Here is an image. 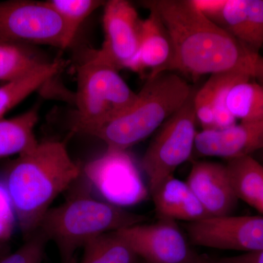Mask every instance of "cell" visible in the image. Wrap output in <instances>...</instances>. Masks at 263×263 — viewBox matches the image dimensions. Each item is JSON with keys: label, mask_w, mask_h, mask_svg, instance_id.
<instances>
[{"label": "cell", "mask_w": 263, "mask_h": 263, "mask_svg": "<svg viewBox=\"0 0 263 263\" xmlns=\"http://www.w3.org/2000/svg\"><path fill=\"white\" fill-rule=\"evenodd\" d=\"M158 15L172 47L160 73L177 70L192 76L240 72L263 82V57L213 23L193 0L144 2Z\"/></svg>", "instance_id": "obj_1"}, {"label": "cell", "mask_w": 263, "mask_h": 263, "mask_svg": "<svg viewBox=\"0 0 263 263\" xmlns=\"http://www.w3.org/2000/svg\"><path fill=\"white\" fill-rule=\"evenodd\" d=\"M82 174L65 143H38L7 165L1 182L24 240L32 236L53 201Z\"/></svg>", "instance_id": "obj_2"}, {"label": "cell", "mask_w": 263, "mask_h": 263, "mask_svg": "<svg viewBox=\"0 0 263 263\" xmlns=\"http://www.w3.org/2000/svg\"><path fill=\"white\" fill-rule=\"evenodd\" d=\"M86 186L74 190L63 203L51 208L38 231L57 246L63 262L100 235L146 222V216L128 212L91 195Z\"/></svg>", "instance_id": "obj_3"}, {"label": "cell", "mask_w": 263, "mask_h": 263, "mask_svg": "<svg viewBox=\"0 0 263 263\" xmlns=\"http://www.w3.org/2000/svg\"><path fill=\"white\" fill-rule=\"evenodd\" d=\"M193 92L177 74L164 72L148 78L129 108L86 135L101 140L107 148L127 151L160 128Z\"/></svg>", "instance_id": "obj_4"}, {"label": "cell", "mask_w": 263, "mask_h": 263, "mask_svg": "<svg viewBox=\"0 0 263 263\" xmlns=\"http://www.w3.org/2000/svg\"><path fill=\"white\" fill-rule=\"evenodd\" d=\"M137 96L119 71L91 52L77 68L72 129L86 134L100 127L129 108Z\"/></svg>", "instance_id": "obj_5"}, {"label": "cell", "mask_w": 263, "mask_h": 263, "mask_svg": "<svg viewBox=\"0 0 263 263\" xmlns=\"http://www.w3.org/2000/svg\"><path fill=\"white\" fill-rule=\"evenodd\" d=\"M194 91L181 108L160 127L142 160L150 194L162 181L174 176L195 151L197 120L194 109Z\"/></svg>", "instance_id": "obj_6"}, {"label": "cell", "mask_w": 263, "mask_h": 263, "mask_svg": "<svg viewBox=\"0 0 263 263\" xmlns=\"http://www.w3.org/2000/svg\"><path fill=\"white\" fill-rule=\"evenodd\" d=\"M0 39L63 50L72 43L61 17L46 2L29 0L0 2Z\"/></svg>", "instance_id": "obj_7"}, {"label": "cell", "mask_w": 263, "mask_h": 263, "mask_svg": "<svg viewBox=\"0 0 263 263\" xmlns=\"http://www.w3.org/2000/svg\"><path fill=\"white\" fill-rule=\"evenodd\" d=\"M82 173L104 200L124 209L144 201L150 193L127 151L107 148L86 164Z\"/></svg>", "instance_id": "obj_8"}, {"label": "cell", "mask_w": 263, "mask_h": 263, "mask_svg": "<svg viewBox=\"0 0 263 263\" xmlns=\"http://www.w3.org/2000/svg\"><path fill=\"white\" fill-rule=\"evenodd\" d=\"M136 254L148 263H197L194 252L176 221L159 219L115 232Z\"/></svg>", "instance_id": "obj_9"}, {"label": "cell", "mask_w": 263, "mask_h": 263, "mask_svg": "<svg viewBox=\"0 0 263 263\" xmlns=\"http://www.w3.org/2000/svg\"><path fill=\"white\" fill-rule=\"evenodd\" d=\"M187 233L194 245L245 253L263 250V216L207 217L189 223Z\"/></svg>", "instance_id": "obj_10"}, {"label": "cell", "mask_w": 263, "mask_h": 263, "mask_svg": "<svg viewBox=\"0 0 263 263\" xmlns=\"http://www.w3.org/2000/svg\"><path fill=\"white\" fill-rule=\"evenodd\" d=\"M141 19L126 0H109L104 5V41L93 54L118 71L127 69L138 51Z\"/></svg>", "instance_id": "obj_11"}, {"label": "cell", "mask_w": 263, "mask_h": 263, "mask_svg": "<svg viewBox=\"0 0 263 263\" xmlns=\"http://www.w3.org/2000/svg\"><path fill=\"white\" fill-rule=\"evenodd\" d=\"M186 182L208 217L230 215L239 200L232 186L226 164L211 161L195 162Z\"/></svg>", "instance_id": "obj_12"}, {"label": "cell", "mask_w": 263, "mask_h": 263, "mask_svg": "<svg viewBox=\"0 0 263 263\" xmlns=\"http://www.w3.org/2000/svg\"><path fill=\"white\" fill-rule=\"evenodd\" d=\"M263 150V120L240 122L221 130L197 132L195 151L203 157L227 160Z\"/></svg>", "instance_id": "obj_13"}, {"label": "cell", "mask_w": 263, "mask_h": 263, "mask_svg": "<svg viewBox=\"0 0 263 263\" xmlns=\"http://www.w3.org/2000/svg\"><path fill=\"white\" fill-rule=\"evenodd\" d=\"M148 18L142 20L139 46L136 56L127 69L143 74L149 71L148 78L160 73L172 55L171 41L163 24L153 10Z\"/></svg>", "instance_id": "obj_14"}, {"label": "cell", "mask_w": 263, "mask_h": 263, "mask_svg": "<svg viewBox=\"0 0 263 263\" xmlns=\"http://www.w3.org/2000/svg\"><path fill=\"white\" fill-rule=\"evenodd\" d=\"M159 219L195 222L208 217L206 212L186 181L171 176L151 193Z\"/></svg>", "instance_id": "obj_15"}, {"label": "cell", "mask_w": 263, "mask_h": 263, "mask_svg": "<svg viewBox=\"0 0 263 263\" xmlns=\"http://www.w3.org/2000/svg\"><path fill=\"white\" fill-rule=\"evenodd\" d=\"M226 164L238 200L263 216V164L252 156L228 160Z\"/></svg>", "instance_id": "obj_16"}, {"label": "cell", "mask_w": 263, "mask_h": 263, "mask_svg": "<svg viewBox=\"0 0 263 263\" xmlns=\"http://www.w3.org/2000/svg\"><path fill=\"white\" fill-rule=\"evenodd\" d=\"M51 61L32 46L0 39V83L23 79L41 70Z\"/></svg>", "instance_id": "obj_17"}, {"label": "cell", "mask_w": 263, "mask_h": 263, "mask_svg": "<svg viewBox=\"0 0 263 263\" xmlns=\"http://www.w3.org/2000/svg\"><path fill=\"white\" fill-rule=\"evenodd\" d=\"M38 110L33 108L10 119L0 120V158L19 155L37 146L34 129L38 122Z\"/></svg>", "instance_id": "obj_18"}, {"label": "cell", "mask_w": 263, "mask_h": 263, "mask_svg": "<svg viewBox=\"0 0 263 263\" xmlns=\"http://www.w3.org/2000/svg\"><path fill=\"white\" fill-rule=\"evenodd\" d=\"M65 66L63 60H54L23 79L0 85V120L29 95L58 75Z\"/></svg>", "instance_id": "obj_19"}, {"label": "cell", "mask_w": 263, "mask_h": 263, "mask_svg": "<svg viewBox=\"0 0 263 263\" xmlns=\"http://www.w3.org/2000/svg\"><path fill=\"white\" fill-rule=\"evenodd\" d=\"M230 114L240 122L263 120V82L250 79L230 89L227 98Z\"/></svg>", "instance_id": "obj_20"}, {"label": "cell", "mask_w": 263, "mask_h": 263, "mask_svg": "<svg viewBox=\"0 0 263 263\" xmlns=\"http://www.w3.org/2000/svg\"><path fill=\"white\" fill-rule=\"evenodd\" d=\"M81 263H136L138 257L115 233L100 235L84 247Z\"/></svg>", "instance_id": "obj_21"}, {"label": "cell", "mask_w": 263, "mask_h": 263, "mask_svg": "<svg viewBox=\"0 0 263 263\" xmlns=\"http://www.w3.org/2000/svg\"><path fill=\"white\" fill-rule=\"evenodd\" d=\"M46 4L61 17L71 41H73L81 26L91 13L105 2L100 0H48Z\"/></svg>", "instance_id": "obj_22"}, {"label": "cell", "mask_w": 263, "mask_h": 263, "mask_svg": "<svg viewBox=\"0 0 263 263\" xmlns=\"http://www.w3.org/2000/svg\"><path fill=\"white\" fill-rule=\"evenodd\" d=\"M214 91V130H221L237 124L236 119L229 111L227 106V98L230 89L240 81L252 79L251 76L240 72H226L216 74Z\"/></svg>", "instance_id": "obj_23"}, {"label": "cell", "mask_w": 263, "mask_h": 263, "mask_svg": "<svg viewBox=\"0 0 263 263\" xmlns=\"http://www.w3.org/2000/svg\"><path fill=\"white\" fill-rule=\"evenodd\" d=\"M215 84V76H211L205 84L194 95L195 116L202 130H214L216 128L214 113Z\"/></svg>", "instance_id": "obj_24"}, {"label": "cell", "mask_w": 263, "mask_h": 263, "mask_svg": "<svg viewBox=\"0 0 263 263\" xmlns=\"http://www.w3.org/2000/svg\"><path fill=\"white\" fill-rule=\"evenodd\" d=\"M48 242L37 230L20 248L0 259V263H42Z\"/></svg>", "instance_id": "obj_25"}, {"label": "cell", "mask_w": 263, "mask_h": 263, "mask_svg": "<svg viewBox=\"0 0 263 263\" xmlns=\"http://www.w3.org/2000/svg\"><path fill=\"white\" fill-rule=\"evenodd\" d=\"M247 46L259 53L263 47V0H247Z\"/></svg>", "instance_id": "obj_26"}, {"label": "cell", "mask_w": 263, "mask_h": 263, "mask_svg": "<svg viewBox=\"0 0 263 263\" xmlns=\"http://www.w3.org/2000/svg\"><path fill=\"white\" fill-rule=\"evenodd\" d=\"M15 223L16 219L10 197L0 181V241L10 238Z\"/></svg>", "instance_id": "obj_27"}, {"label": "cell", "mask_w": 263, "mask_h": 263, "mask_svg": "<svg viewBox=\"0 0 263 263\" xmlns=\"http://www.w3.org/2000/svg\"><path fill=\"white\" fill-rule=\"evenodd\" d=\"M230 263H263V250L224 258Z\"/></svg>", "instance_id": "obj_28"}, {"label": "cell", "mask_w": 263, "mask_h": 263, "mask_svg": "<svg viewBox=\"0 0 263 263\" xmlns=\"http://www.w3.org/2000/svg\"><path fill=\"white\" fill-rule=\"evenodd\" d=\"M197 263H230L226 260V259H213L211 257H206V256L199 255Z\"/></svg>", "instance_id": "obj_29"}, {"label": "cell", "mask_w": 263, "mask_h": 263, "mask_svg": "<svg viewBox=\"0 0 263 263\" xmlns=\"http://www.w3.org/2000/svg\"><path fill=\"white\" fill-rule=\"evenodd\" d=\"M136 263H148V262H145V261H143V260L139 261V259H138V260L137 261Z\"/></svg>", "instance_id": "obj_30"}, {"label": "cell", "mask_w": 263, "mask_h": 263, "mask_svg": "<svg viewBox=\"0 0 263 263\" xmlns=\"http://www.w3.org/2000/svg\"><path fill=\"white\" fill-rule=\"evenodd\" d=\"M63 263H76V262H75V261H74V259H72V260L69 261V262H63Z\"/></svg>", "instance_id": "obj_31"}, {"label": "cell", "mask_w": 263, "mask_h": 263, "mask_svg": "<svg viewBox=\"0 0 263 263\" xmlns=\"http://www.w3.org/2000/svg\"><path fill=\"white\" fill-rule=\"evenodd\" d=\"M260 153H261V157H262V160L263 161V150L260 151Z\"/></svg>", "instance_id": "obj_32"}]
</instances>
